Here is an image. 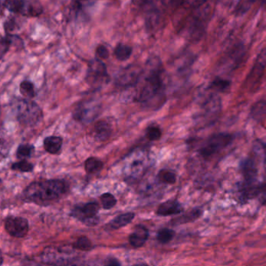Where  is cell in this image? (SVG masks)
Listing matches in <instances>:
<instances>
[{
  "label": "cell",
  "instance_id": "36",
  "mask_svg": "<svg viewBox=\"0 0 266 266\" xmlns=\"http://www.w3.org/2000/svg\"><path fill=\"white\" fill-rule=\"evenodd\" d=\"M105 266H121V263L115 258H110L107 260Z\"/></svg>",
  "mask_w": 266,
  "mask_h": 266
},
{
  "label": "cell",
  "instance_id": "24",
  "mask_svg": "<svg viewBox=\"0 0 266 266\" xmlns=\"http://www.w3.org/2000/svg\"><path fill=\"white\" fill-rule=\"evenodd\" d=\"M20 92L28 99L35 97V87L34 84L30 81H24L20 84Z\"/></svg>",
  "mask_w": 266,
  "mask_h": 266
},
{
  "label": "cell",
  "instance_id": "26",
  "mask_svg": "<svg viewBox=\"0 0 266 266\" xmlns=\"http://www.w3.org/2000/svg\"><path fill=\"white\" fill-rule=\"evenodd\" d=\"M157 177L161 182L166 184H173L177 181V175L175 172L170 170H162L158 172Z\"/></svg>",
  "mask_w": 266,
  "mask_h": 266
},
{
  "label": "cell",
  "instance_id": "6",
  "mask_svg": "<svg viewBox=\"0 0 266 266\" xmlns=\"http://www.w3.org/2000/svg\"><path fill=\"white\" fill-rule=\"evenodd\" d=\"M234 140V137L229 133H218L211 136L205 144L199 149V154L204 158L211 157L214 154L227 148Z\"/></svg>",
  "mask_w": 266,
  "mask_h": 266
},
{
  "label": "cell",
  "instance_id": "15",
  "mask_svg": "<svg viewBox=\"0 0 266 266\" xmlns=\"http://www.w3.org/2000/svg\"><path fill=\"white\" fill-rule=\"evenodd\" d=\"M149 237L148 229L143 225H137L132 234L129 236V242L134 248L143 247Z\"/></svg>",
  "mask_w": 266,
  "mask_h": 266
},
{
  "label": "cell",
  "instance_id": "4",
  "mask_svg": "<svg viewBox=\"0 0 266 266\" xmlns=\"http://www.w3.org/2000/svg\"><path fill=\"white\" fill-rule=\"evenodd\" d=\"M99 205L96 202L77 204L71 210V216L88 226L97 225L99 222L98 217Z\"/></svg>",
  "mask_w": 266,
  "mask_h": 266
},
{
  "label": "cell",
  "instance_id": "10",
  "mask_svg": "<svg viewBox=\"0 0 266 266\" xmlns=\"http://www.w3.org/2000/svg\"><path fill=\"white\" fill-rule=\"evenodd\" d=\"M6 230L10 235L22 238L29 231V224L27 219L21 217H10L5 220Z\"/></svg>",
  "mask_w": 266,
  "mask_h": 266
},
{
  "label": "cell",
  "instance_id": "27",
  "mask_svg": "<svg viewBox=\"0 0 266 266\" xmlns=\"http://www.w3.org/2000/svg\"><path fill=\"white\" fill-rule=\"evenodd\" d=\"M101 206L104 210H111L117 205V200L111 193H104L100 197Z\"/></svg>",
  "mask_w": 266,
  "mask_h": 266
},
{
  "label": "cell",
  "instance_id": "14",
  "mask_svg": "<svg viewBox=\"0 0 266 266\" xmlns=\"http://www.w3.org/2000/svg\"><path fill=\"white\" fill-rule=\"evenodd\" d=\"M93 137L98 141L109 140L113 133V126L110 121L100 120L94 124L92 131Z\"/></svg>",
  "mask_w": 266,
  "mask_h": 266
},
{
  "label": "cell",
  "instance_id": "30",
  "mask_svg": "<svg viewBox=\"0 0 266 266\" xmlns=\"http://www.w3.org/2000/svg\"><path fill=\"white\" fill-rule=\"evenodd\" d=\"M11 169L13 171H20V172H31L34 169V165L31 163L28 162L27 160H21L18 162L12 164Z\"/></svg>",
  "mask_w": 266,
  "mask_h": 266
},
{
  "label": "cell",
  "instance_id": "28",
  "mask_svg": "<svg viewBox=\"0 0 266 266\" xmlns=\"http://www.w3.org/2000/svg\"><path fill=\"white\" fill-rule=\"evenodd\" d=\"M73 247L75 249L80 250V251H88L92 248V243L88 237H85V236H81L73 244Z\"/></svg>",
  "mask_w": 266,
  "mask_h": 266
},
{
  "label": "cell",
  "instance_id": "12",
  "mask_svg": "<svg viewBox=\"0 0 266 266\" xmlns=\"http://www.w3.org/2000/svg\"><path fill=\"white\" fill-rule=\"evenodd\" d=\"M264 184H256L255 183H244L240 188V201L246 203L248 200L261 196H265Z\"/></svg>",
  "mask_w": 266,
  "mask_h": 266
},
{
  "label": "cell",
  "instance_id": "18",
  "mask_svg": "<svg viewBox=\"0 0 266 266\" xmlns=\"http://www.w3.org/2000/svg\"><path fill=\"white\" fill-rule=\"evenodd\" d=\"M63 143H64V140L62 137L51 136V137H46L44 140L43 147L48 154H57L62 149Z\"/></svg>",
  "mask_w": 266,
  "mask_h": 266
},
{
  "label": "cell",
  "instance_id": "21",
  "mask_svg": "<svg viewBox=\"0 0 266 266\" xmlns=\"http://www.w3.org/2000/svg\"><path fill=\"white\" fill-rule=\"evenodd\" d=\"M104 164L96 157H89L84 163V169L89 174H97L103 169Z\"/></svg>",
  "mask_w": 266,
  "mask_h": 266
},
{
  "label": "cell",
  "instance_id": "20",
  "mask_svg": "<svg viewBox=\"0 0 266 266\" xmlns=\"http://www.w3.org/2000/svg\"><path fill=\"white\" fill-rule=\"evenodd\" d=\"M202 215V210L200 209H193L190 211L186 213L184 215L180 216L177 218L172 220V223L174 225H180V224H188L191 222L195 221L197 219H199Z\"/></svg>",
  "mask_w": 266,
  "mask_h": 266
},
{
  "label": "cell",
  "instance_id": "13",
  "mask_svg": "<svg viewBox=\"0 0 266 266\" xmlns=\"http://www.w3.org/2000/svg\"><path fill=\"white\" fill-rule=\"evenodd\" d=\"M184 211L182 205L177 200H170L161 203L157 209L156 214L159 217L178 215Z\"/></svg>",
  "mask_w": 266,
  "mask_h": 266
},
{
  "label": "cell",
  "instance_id": "23",
  "mask_svg": "<svg viewBox=\"0 0 266 266\" xmlns=\"http://www.w3.org/2000/svg\"><path fill=\"white\" fill-rule=\"evenodd\" d=\"M132 48L124 44H119L114 50V55L119 61H127L132 55Z\"/></svg>",
  "mask_w": 266,
  "mask_h": 266
},
{
  "label": "cell",
  "instance_id": "39",
  "mask_svg": "<svg viewBox=\"0 0 266 266\" xmlns=\"http://www.w3.org/2000/svg\"><path fill=\"white\" fill-rule=\"evenodd\" d=\"M6 0H0V14L2 13L3 8L5 7Z\"/></svg>",
  "mask_w": 266,
  "mask_h": 266
},
{
  "label": "cell",
  "instance_id": "35",
  "mask_svg": "<svg viewBox=\"0 0 266 266\" xmlns=\"http://www.w3.org/2000/svg\"><path fill=\"white\" fill-rule=\"evenodd\" d=\"M97 58L100 60L107 59L110 56L108 48L104 45H99L96 49Z\"/></svg>",
  "mask_w": 266,
  "mask_h": 266
},
{
  "label": "cell",
  "instance_id": "8",
  "mask_svg": "<svg viewBox=\"0 0 266 266\" xmlns=\"http://www.w3.org/2000/svg\"><path fill=\"white\" fill-rule=\"evenodd\" d=\"M265 64V49L263 48L262 51L257 56L251 72L247 75V79H246L244 86L247 90L253 92L260 87L264 74Z\"/></svg>",
  "mask_w": 266,
  "mask_h": 266
},
{
  "label": "cell",
  "instance_id": "40",
  "mask_svg": "<svg viewBox=\"0 0 266 266\" xmlns=\"http://www.w3.org/2000/svg\"><path fill=\"white\" fill-rule=\"evenodd\" d=\"M133 266H149L148 264H146V263H138V264H134Z\"/></svg>",
  "mask_w": 266,
  "mask_h": 266
},
{
  "label": "cell",
  "instance_id": "5",
  "mask_svg": "<svg viewBox=\"0 0 266 266\" xmlns=\"http://www.w3.org/2000/svg\"><path fill=\"white\" fill-rule=\"evenodd\" d=\"M5 7L11 12L28 17H38L43 11L39 0H6Z\"/></svg>",
  "mask_w": 266,
  "mask_h": 266
},
{
  "label": "cell",
  "instance_id": "29",
  "mask_svg": "<svg viewBox=\"0 0 266 266\" xmlns=\"http://www.w3.org/2000/svg\"><path fill=\"white\" fill-rule=\"evenodd\" d=\"M230 81L224 79L216 78L214 81L211 82L210 85V88L217 91V92H225L230 88Z\"/></svg>",
  "mask_w": 266,
  "mask_h": 266
},
{
  "label": "cell",
  "instance_id": "7",
  "mask_svg": "<svg viewBox=\"0 0 266 266\" xmlns=\"http://www.w3.org/2000/svg\"><path fill=\"white\" fill-rule=\"evenodd\" d=\"M86 82L93 87L104 85L110 81L107 65L98 58L90 61L85 77Z\"/></svg>",
  "mask_w": 266,
  "mask_h": 266
},
{
  "label": "cell",
  "instance_id": "22",
  "mask_svg": "<svg viewBox=\"0 0 266 266\" xmlns=\"http://www.w3.org/2000/svg\"><path fill=\"white\" fill-rule=\"evenodd\" d=\"M265 101L261 100V101H257L251 108V117L257 121H264L265 118Z\"/></svg>",
  "mask_w": 266,
  "mask_h": 266
},
{
  "label": "cell",
  "instance_id": "11",
  "mask_svg": "<svg viewBox=\"0 0 266 266\" xmlns=\"http://www.w3.org/2000/svg\"><path fill=\"white\" fill-rule=\"evenodd\" d=\"M141 71L137 66H128L120 71L116 83L121 87H130L137 84L141 77Z\"/></svg>",
  "mask_w": 266,
  "mask_h": 266
},
{
  "label": "cell",
  "instance_id": "32",
  "mask_svg": "<svg viewBox=\"0 0 266 266\" xmlns=\"http://www.w3.org/2000/svg\"><path fill=\"white\" fill-rule=\"evenodd\" d=\"M14 41V36L10 35V34L0 39V58H2L7 52Z\"/></svg>",
  "mask_w": 266,
  "mask_h": 266
},
{
  "label": "cell",
  "instance_id": "31",
  "mask_svg": "<svg viewBox=\"0 0 266 266\" xmlns=\"http://www.w3.org/2000/svg\"><path fill=\"white\" fill-rule=\"evenodd\" d=\"M175 236V231L170 229H162L157 234V240L161 244H167L173 240Z\"/></svg>",
  "mask_w": 266,
  "mask_h": 266
},
{
  "label": "cell",
  "instance_id": "19",
  "mask_svg": "<svg viewBox=\"0 0 266 266\" xmlns=\"http://www.w3.org/2000/svg\"><path fill=\"white\" fill-rule=\"evenodd\" d=\"M134 217H135V214L134 213H126V214H120V215L113 219L107 226L110 230H119V229L122 228V227H126V226L131 224Z\"/></svg>",
  "mask_w": 266,
  "mask_h": 266
},
{
  "label": "cell",
  "instance_id": "33",
  "mask_svg": "<svg viewBox=\"0 0 266 266\" xmlns=\"http://www.w3.org/2000/svg\"><path fill=\"white\" fill-rule=\"evenodd\" d=\"M146 137L151 141H157L161 138V129L156 125H150L146 129Z\"/></svg>",
  "mask_w": 266,
  "mask_h": 266
},
{
  "label": "cell",
  "instance_id": "17",
  "mask_svg": "<svg viewBox=\"0 0 266 266\" xmlns=\"http://www.w3.org/2000/svg\"><path fill=\"white\" fill-rule=\"evenodd\" d=\"M96 0H72L71 11L76 17H84L88 11L94 5Z\"/></svg>",
  "mask_w": 266,
  "mask_h": 266
},
{
  "label": "cell",
  "instance_id": "34",
  "mask_svg": "<svg viewBox=\"0 0 266 266\" xmlns=\"http://www.w3.org/2000/svg\"><path fill=\"white\" fill-rule=\"evenodd\" d=\"M208 0H183V3L185 4L187 8L197 10L202 7Z\"/></svg>",
  "mask_w": 266,
  "mask_h": 266
},
{
  "label": "cell",
  "instance_id": "41",
  "mask_svg": "<svg viewBox=\"0 0 266 266\" xmlns=\"http://www.w3.org/2000/svg\"><path fill=\"white\" fill-rule=\"evenodd\" d=\"M3 261H4V260H3L2 257H0V266L2 265Z\"/></svg>",
  "mask_w": 266,
  "mask_h": 266
},
{
  "label": "cell",
  "instance_id": "9",
  "mask_svg": "<svg viewBox=\"0 0 266 266\" xmlns=\"http://www.w3.org/2000/svg\"><path fill=\"white\" fill-rule=\"evenodd\" d=\"M100 107L92 101H82L75 106L73 111V118L77 121L88 124L95 119L99 113Z\"/></svg>",
  "mask_w": 266,
  "mask_h": 266
},
{
  "label": "cell",
  "instance_id": "37",
  "mask_svg": "<svg viewBox=\"0 0 266 266\" xmlns=\"http://www.w3.org/2000/svg\"><path fill=\"white\" fill-rule=\"evenodd\" d=\"M7 145L2 140H0V159L5 157L6 153H7Z\"/></svg>",
  "mask_w": 266,
  "mask_h": 266
},
{
  "label": "cell",
  "instance_id": "16",
  "mask_svg": "<svg viewBox=\"0 0 266 266\" xmlns=\"http://www.w3.org/2000/svg\"><path fill=\"white\" fill-rule=\"evenodd\" d=\"M240 168L246 183L256 182L258 170L252 159H245L240 164Z\"/></svg>",
  "mask_w": 266,
  "mask_h": 266
},
{
  "label": "cell",
  "instance_id": "3",
  "mask_svg": "<svg viewBox=\"0 0 266 266\" xmlns=\"http://www.w3.org/2000/svg\"><path fill=\"white\" fill-rule=\"evenodd\" d=\"M16 117L23 126H35L43 119L42 110L34 101L21 99L16 106Z\"/></svg>",
  "mask_w": 266,
  "mask_h": 266
},
{
  "label": "cell",
  "instance_id": "1",
  "mask_svg": "<svg viewBox=\"0 0 266 266\" xmlns=\"http://www.w3.org/2000/svg\"><path fill=\"white\" fill-rule=\"evenodd\" d=\"M69 184L63 179H50L31 183L23 192L24 200L38 205H48L67 194Z\"/></svg>",
  "mask_w": 266,
  "mask_h": 266
},
{
  "label": "cell",
  "instance_id": "2",
  "mask_svg": "<svg viewBox=\"0 0 266 266\" xmlns=\"http://www.w3.org/2000/svg\"><path fill=\"white\" fill-rule=\"evenodd\" d=\"M148 73L144 78V84L138 96V101L143 104H150L157 97L163 95V69L161 61L157 57L148 60Z\"/></svg>",
  "mask_w": 266,
  "mask_h": 266
},
{
  "label": "cell",
  "instance_id": "38",
  "mask_svg": "<svg viewBox=\"0 0 266 266\" xmlns=\"http://www.w3.org/2000/svg\"><path fill=\"white\" fill-rule=\"evenodd\" d=\"M183 0H171L172 7H177L182 4Z\"/></svg>",
  "mask_w": 266,
  "mask_h": 266
},
{
  "label": "cell",
  "instance_id": "25",
  "mask_svg": "<svg viewBox=\"0 0 266 266\" xmlns=\"http://www.w3.org/2000/svg\"><path fill=\"white\" fill-rule=\"evenodd\" d=\"M34 151V147L31 144H21L17 147L16 156L20 160L30 158Z\"/></svg>",
  "mask_w": 266,
  "mask_h": 266
}]
</instances>
